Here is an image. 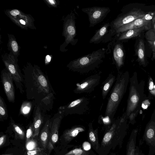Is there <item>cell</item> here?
<instances>
[{
  "label": "cell",
  "mask_w": 155,
  "mask_h": 155,
  "mask_svg": "<svg viewBox=\"0 0 155 155\" xmlns=\"http://www.w3.org/2000/svg\"><path fill=\"white\" fill-rule=\"evenodd\" d=\"M25 84L27 95L29 99L45 103L51 100L54 91L48 79L39 69H33L30 73L25 72Z\"/></svg>",
  "instance_id": "cell-1"
},
{
  "label": "cell",
  "mask_w": 155,
  "mask_h": 155,
  "mask_svg": "<svg viewBox=\"0 0 155 155\" xmlns=\"http://www.w3.org/2000/svg\"><path fill=\"white\" fill-rule=\"evenodd\" d=\"M127 72L118 73L115 84L110 91L107 102L105 117L113 120L118 107L125 94L129 79Z\"/></svg>",
  "instance_id": "cell-2"
},
{
  "label": "cell",
  "mask_w": 155,
  "mask_h": 155,
  "mask_svg": "<svg viewBox=\"0 0 155 155\" xmlns=\"http://www.w3.org/2000/svg\"><path fill=\"white\" fill-rule=\"evenodd\" d=\"M105 53L104 49H100L71 61L67 67L74 71L81 73L89 72L101 63L105 57Z\"/></svg>",
  "instance_id": "cell-3"
},
{
  "label": "cell",
  "mask_w": 155,
  "mask_h": 155,
  "mask_svg": "<svg viewBox=\"0 0 155 155\" xmlns=\"http://www.w3.org/2000/svg\"><path fill=\"white\" fill-rule=\"evenodd\" d=\"M126 119L123 115L114 122L110 128L105 133L101 143V148H115L121 139L125 126V121Z\"/></svg>",
  "instance_id": "cell-4"
},
{
  "label": "cell",
  "mask_w": 155,
  "mask_h": 155,
  "mask_svg": "<svg viewBox=\"0 0 155 155\" xmlns=\"http://www.w3.org/2000/svg\"><path fill=\"white\" fill-rule=\"evenodd\" d=\"M138 83L136 76H133L130 80V91L126 111L124 115L127 119L130 117L134 111L138 108L143 98V89Z\"/></svg>",
  "instance_id": "cell-5"
},
{
  "label": "cell",
  "mask_w": 155,
  "mask_h": 155,
  "mask_svg": "<svg viewBox=\"0 0 155 155\" xmlns=\"http://www.w3.org/2000/svg\"><path fill=\"white\" fill-rule=\"evenodd\" d=\"M148 13L140 9L134 8L127 12H123L110 23L111 34L121 26L129 23L134 20L143 17Z\"/></svg>",
  "instance_id": "cell-6"
},
{
  "label": "cell",
  "mask_w": 155,
  "mask_h": 155,
  "mask_svg": "<svg viewBox=\"0 0 155 155\" xmlns=\"http://www.w3.org/2000/svg\"><path fill=\"white\" fill-rule=\"evenodd\" d=\"M90 103L89 99L83 97L79 98L68 104L66 105L61 107L59 111L64 115L68 114H84L88 108Z\"/></svg>",
  "instance_id": "cell-7"
},
{
  "label": "cell",
  "mask_w": 155,
  "mask_h": 155,
  "mask_svg": "<svg viewBox=\"0 0 155 155\" xmlns=\"http://www.w3.org/2000/svg\"><path fill=\"white\" fill-rule=\"evenodd\" d=\"M81 10L88 15L90 27L101 22L110 11L108 7L97 6L82 8Z\"/></svg>",
  "instance_id": "cell-8"
},
{
  "label": "cell",
  "mask_w": 155,
  "mask_h": 155,
  "mask_svg": "<svg viewBox=\"0 0 155 155\" xmlns=\"http://www.w3.org/2000/svg\"><path fill=\"white\" fill-rule=\"evenodd\" d=\"M75 18L74 14L71 12L65 19L64 34L65 38V43L66 45L70 43L74 45L78 41L77 38H74L77 35Z\"/></svg>",
  "instance_id": "cell-9"
},
{
  "label": "cell",
  "mask_w": 155,
  "mask_h": 155,
  "mask_svg": "<svg viewBox=\"0 0 155 155\" xmlns=\"http://www.w3.org/2000/svg\"><path fill=\"white\" fill-rule=\"evenodd\" d=\"M4 61L7 70L12 76L17 88L22 94L24 91L23 88V76L14 58L8 57Z\"/></svg>",
  "instance_id": "cell-10"
},
{
  "label": "cell",
  "mask_w": 155,
  "mask_h": 155,
  "mask_svg": "<svg viewBox=\"0 0 155 155\" xmlns=\"http://www.w3.org/2000/svg\"><path fill=\"white\" fill-rule=\"evenodd\" d=\"M100 74L91 75L76 84V87L74 90L76 94L88 93L93 91L99 84L101 80Z\"/></svg>",
  "instance_id": "cell-11"
},
{
  "label": "cell",
  "mask_w": 155,
  "mask_h": 155,
  "mask_svg": "<svg viewBox=\"0 0 155 155\" xmlns=\"http://www.w3.org/2000/svg\"><path fill=\"white\" fill-rule=\"evenodd\" d=\"M1 78L4 90L8 101L14 102L15 90L12 75L7 70L4 69L1 72Z\"/></svg>",
  "instance_id": "cell-12"
},
{
  "label": "cell",
  "mask_w": 155,
  "mask_h": 155,
  "mask_svg": "<svg viewBox=\"0 0 155 155\" xmlns=\"http://www.w3.org/2000/svg\"><path fill=\"white\" fill-rule=\"evenodd\" d=\"M64 116L60 111L52 122L50 129L49 142L48 145L50 149L53 148V145L56 143L58 139V130L61 120Z\"/></svg>",
  "instance_id": "cell-13"
},
{
  "label": "cell",
  "mask_w": 155,
  "mask_h": 155,
  "mask_svg": "<svg viewBox=\"0 0 155 155\" xmlns=\"http://www.w3.org/2000/svg\"><path fill=\"white\" fill-rule=\"evenodd\" d=\"M151 21L146 20L143 17L137 19L127 24L124 25L116 31L112 35H119L128 30L132 29L146 26L151 28Z\"/></svg>",
  "instance_id": "cell-14"
},
{
  "label": "cell",
  "mask_w": 155,
  "mask_h": 155,
  "mask_svg": "<svg viewBox=\"0 0 155 155\" xmlns=\"http://www.w3.org/2000/svg\"><path fill=\"white\" fill-rule=\"evenodd\" d=\"M51 124V122L48 119L40 133L39 140L44 149H45L48 146Z\"/></svg>",
  "instance_id": "cell-15"
},
{
  "label": "cell",
  "mask_w": 155,
  "mask_h": 155,
  "mask_svg": "<svg viewBox=\"0 0 155 155\" xmlns=\"http://www.w3.org/2000/svg\"><path fill=\"white\" fill-rule=\"evenodd\" d=\"M151 28L148 27L143 26L128 30L117 35L119 36L117 39V41H120L137 37L143 30H148Z\"/></svg>",
  "instance_id": "cell-16"
},
{
  "label": "cell",
  "mask_w": 155,
  "mask_h": 155,
  "mask_svg": "<svg viewBox=\"0 0 155 155\" xmlns=\"http://www.w3.org/2000/svg\"><path fill=\"white\" fill-rule=\"evenodd\" d=\"M88 127V139L91 143L93 148L97 152L100 147L99 142L98 129H94L91 123L89 124Z\"/></svg>",
  "instance_id": "cell-17"
},
{
  "label": "cell",
  "mask_w": 155,
  "mask_h": 155,
  "mask_svg": "<svg viewBox=\"0 0 155 155\" xmlns=\"http://www.w3.org/2000/svg\"><path fill=\"white\" fill-rule=\"evenodd\" d=\"M113 57L117 69H119L124 64V53L122 45L119 43L116 44L114 47Z\"/></svg>",
  "instance_id": "cell-18"
},
{
  "label": "cell",
  "mask_w": 155,
  "mask_h": 155,
  "mask_svg": "<svg viewBox=\"0 0 155 155\" xmlns=\"http://www.w3.org/2000/svg\"><path fill=\"white\" fill-rule=\"evenodd\" d=\"M85 131L84 127L81 126H76L65 130L63 134L65 140L70 142L80 133Z\"/></svg>",
  "instance_id": "cell-19"
},
{
  "label": "cell",
  "mask_w": 155,
  "mask_h": 155,
  "mask_svg": "<svg viewBox=\"0 0 155 155\" xmlns=\"http://www.w3.org/2000/svg\"><path fill=\"white\" fill-rule=\"evenodd\" d=\"M145 137L146 140L149 143L155 145V121H150L146 127Z\"/></svg>",
  "instance_id": "cell-20"
},
{
  "label": "cell",
  "mask_w": 155,
  "mask_h": 155,
  "mask_svg": "<svg viewBox=\"0 0 155 155\" xmlns=\"http://www.w3.org/2000/svg\"><path fill=\"white\" fill-rule=\"evenodd\" d=\"M116 80V76L112 74H110L102 83L101 88L103 99H104L106 97Z\"/></svg>",
  "instance_id": "cell-21"
},
{
  "label": "cell",
  "mask_w": 155,
  "mask_h": 155,
  "mask_svg": "<svg viewBox=\"0 0 155 155\" xmlns=\"http://www.w3.org/2000/svg\"><path fill=\"white\" fill-rule=\"evenodd\" d=\"M110 23L109 22L103 25L91 38L89 43L97 44L100 42L104 37L105 36V35L108 32V28L110 26Z\"/></svg>",
  "instance_id": "cell-22"
},
{
  "label": "cell",
  "mask_w": 155,
  "mask_h": 155,
  "mask_svg": "<svg viewBox=\"0 0 155 155\" xmlns=\"http://www.w3.org/2000/svg\"><path fill=\"white\" fill-rule=\"evenodd\" d=\"M43 122V117L41 114L40 107H36L33 122L34 129V137L38 136L40 129Z\"/></svg>",
  "instance_id": "cell-23"
},
{
  "label": "cell",
  "mask_w": 155,
  "mask_h": 155,
  "mask_svg": "<svg viewBox=\"0 0 155 155\" xmlns=\"http://www.w3.org/2000/svg\"><path fill=\"white\" fill-rule=\"evenodd\" d=\"M137 54L139 61L143 64H145V48L143 41L139 40L137 47Z\"/></svg>",
  "instance_id": "cell-24"
},
{
  "label": "cell",
  "mask_w": 155,
  "mask_h": 155,
  "mask_svg": "<svg viewBox=\"0 0 155 155\" xmlns=\"http://www.w3.org/2000/svg\"><path fill=\"white\" fill-rule=\"evenodd\" d=\"M136 136L135 134H132L130 136L127 146L126 155H135Z\"/></svg>",
  "instance_id": "cell-25"
},
{
  "label": "cell",
  "mask_w": 155,
  "mask_h": 155,
  "mask_svg": "<svg viewBox=\"0 0 155 155\" xmlns=\"http://www.w3.org/2000/svg\"><path fill=\"white\" fill-rule=\"evenodd\" d=\"M8 117L6 105L3 98L0 96V120H3Z\"/></svg>",
  "instance_id": "cell-26"
},
{
  "label": "cell",
  "mask_w": 155,
  "mask_h": 155,
  "mask_svg": "<svg viewBox=\"0 0 155 155\" xmlns=\"http://www.w3.org/2000/svg\"><path fill=\"white\" fill-rule=\"evenodd\" d=\"M32 107V103L28 101H24L21 104L20 111V114L27 116L30 113Z\"/></svg>",
  "instance_id": "cell-27"
},
{
  "label": "cell",
  "mask_w": 155,
  "mask_h": 155,
  "mask_svg": "<svg viewBox=\"0 0 155 155\" xmlns=\"http://www.w3.org/2000/svg\"><path fill=\"white\" fill-rule=\"evenodd\" d=\"M11 124L13 129L15 133L19 138L23 139L25 136V133L22 129L18 125L13 122L11 118Z\"/></svg>",
  "instance_id": "cell-28"
},
{
  "label": "cell",
  "mask_w": 155,
  "mask_h": 155,
  "mask_svg": "<svg viewBox=\"0 0 155 155\" xmlns=\"http://www.w3.org/2000/svg\"><path fill=\"white\" fill-rule=\"evenodd\" d=\"M89 153L80 148L74 149L64 155H89Z\"/></svg>",
  "instance_id": "cell-29"
},
{
  "label": "cell",
  "mask_w": 155,
  "mask_h": 155,
  "mask_svg": "<svg viewBox=\"0 0 155 155\" xmlns=\"http://www.w3.org/2000/svg\"><path fill=\"white\" fill-rule=\"evenodd\" d=\"M34 129L33 123L29 126L27 129L26 134V143L34 138Z\"/></svg>",
  "instance_id": "cell-30"
},
{
  "label": "cell",
  "mask_w": 155,
  "mask_h": 155,
  "mask_svg": "<svg viewBox=\"0 0 155 155\" xmlns=\"http://www.w3.org/2000/svg\"><path fill=\"white\" fill-rule=\"evenodd\" d=\"M25 147L27 151L32 150L38 147L37 142L34 138L26 143Z\"/></svg>",
  "instance_id": "cell-31"
},
{
  "label": "cell",
  "mask_w": 155,
  "mask_h": 155,
  "mask_svg": "<svg viewBox=\"0 0 155 155\" xmlns=\"http://www.w3.org/2000/svg\"><path fill=\"white\" fill-rule=\"evenodd\" d=\"M10 44L13 52L15 54H17L19 48L16 41L14 39L10 41Z\"/></svg>",
  "instance_id": "cell-32"
},
{
  "label": "cell",
  "mask_w": 155,
  "mask_h": 155,
  "mask_svg": "<svg viewBox=\"0 0 155 155\" xmlns=\"http://www.w3.org/2000/svg\"><path fill=\"white\" fill-rule=\"evenodd\" d=\"M44 150L42 148L38 147L32 150L27 151L24 155H35L39 152L43 151Z\"/></svg>",
  "instance_id": "cell-33"
},
{
  "label": "cell",
  "mask_w": 155,
  "mask_h": 155,
  "mask_svg": "<svg viewBox=\"0 0 155 155\" xmlns=\"http://www.w3.org/2000/svg\"><path fill=\"white\" fill-rule=\"evenodd\" d=\"M155 15V11L152 12H149L145 15L143 17L146 20L149 21L152 19Z\"/></svg>",
  "instance_id": "cell-34"
},
{
  "label": "cell",
  "mask_w": 155,
  "mask_h": 155,
  "mask_svg": "<svg viewBox=\"0 0 155 155\" xmlns=\"http://www.w3.org/2000/svg\"><path fill=\"white\" fill-rule=\"evenodd\" d=\"M6 139V136L3 135L0 137V146L1 147L5 143Z\"/></svg>",
  "instance_id": "cell-35"
},
{
  "label": "cell",
  "mask_w": 155,
  "mask_h": 155,
  "mask_svg": "<svg viewBox=\"0 0 155 155\" xmlns=\"http://www.w3.org/2000/svg\"><path fill=\"white\" fill-rule=\"evenodd\" d=\"M20 13L19 11L17 9H14L11 11L10 12V14L13 16H16Z\"/></svg>",
  "instance_id": "cell-36"
},
{
  "label": "cell",
  "mask_w": 155,
  "mask_h": 155,
  "mask_svg": "<svg viewBox=\"0 0 155 155\" xmlns=\"http://www.w3.org/2000/svg\"><path fill=\"white\" fill-rule=\"evenodd\" d=\"M153 83L152 80L151 78L150 79L149 89L150 91H152V90L153 89Z\"/></svg>",
  "instance_id": "cell-37"
},
{
  "label": "cell",
  "mask_w": 155,
  "mask_h": 155,
  "mask_svg": "<svg viewBox=\"0 0 155 155\" xmlns=\"http://www.w3.org/2000/svg\"><path fill=\"white\" fill-rule=\"evenodd\" d=\"M51 59V57L49 55L46 56L45 59V62L46 64H47L49 63Z\"/></svg>",
  "instance_id": "cell-38"
},
{
  "label": "cell",
  "mask_w": 155,
  "mask_h": 155,
  "mask_svg": "<svg viewBox=\"0 0 155 155\" xmlns=\"http://www.w3.org/2000/svg\"><path fill=\"white\" fill-rule=\"evenodd\" d=\"M35 155H48L46 153L43 151L38 153Z\"/></svg>",
  "instance_id": "cell-39"
},
{
  "label": "cell",
  "mask_w": 155,
  "mask_h": 155,
  "mask_svg": "<svg viewBox=\"0 0 155 155\" xmlns=\"http://www.w3.org/2000/svg\"><path fill=\"white\" fill-rule=\"evenodd\" d=\"M19 22L21 24L23 25H26V22L25 21L22 19H20L19 20Z\"/></svg>",
  "instance_id": "cell-40"
},
{
  "label": "cell",
  "mask_w": 155,
  "mask_h": 155,
  "mask_svg": "<svg viewBox=\"0 0 155 155\" xmlns=\"http://www.w3.org/2000/svg\"><path fill=\"white\" fill-rule=\"evenodd\" d=\"M48 2H49V3H50L51 5H54L55 4V2L54 1V0H48Z\"/></svg>",
  "instance_id": "cell-41"
},
{
  "label": "cell",
  "mask_w": 155,
  "mask_h": 155,
  "mask_svg": "<svg viewBox=\"0 0 155 155\" xmlns=\"http://www.w3.org/2000/svg\"><path fill=\"white\" fill-rule=\"evenodd\" d=\"M13 153H9V154H4V155H13Z\"/></svg>",
  "instance_id": "cell-42"
},
{
  "label": "cell",
  "mask_w": 155,
  "mask_h": 155,
  "mask_svg": "<svg viewBox=\"0 0 155 155\" xmlns=\"http://www.w3.org/2000/svg\"><path fill=\"white\" fill-rule=\"evenodd\" d=\"M135 155H139L136 152V153H135Z\"/></svg>",
  "instance_id": "cell-43"
},
{
  "label": "cell",
  "mask_w": 155,
  "mask_h": 155,
  "mask_svg": "<svg viewBox=\"0 0 155 155\" xmlns=\"http://www.w3.org/2000/svg\"><path fill=\"white\" fill-rule=\"evenodd\" d=\"M154 20H155V17L154 18Z\"/></svg>",
  "instance_id": "cell-44"
},
{
  "label": "cell",
  "mask_w": 155,
  "mask_h": 155,
  "mask_svg": "<svg viewBox=\"0 0 155 155\" xmlns=\"http://www.w3.org/2000/svg\"><path fill=\"white\" fill-rule=\"evenodd\" d=\"M154 28H155V25H154Z\"/></svg>",
  "instance_id": "cell-45"
}]
</instances>
